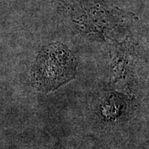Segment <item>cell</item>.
I'll use <instances>...</instances> for the list:
<instances>
[{
  "mask_svg": "<svg viewBox=\"0 0 149 149\" xmlns=\"http://www.w3.org/2000/svg\"><path fill=\"white\" fill-rule=\"evenodd\" d=\"M77 61L73 53L59 43L42 48L31 70V81L37 90L48 93L75 77Z\"/></svg>",
  "mask_w": 149,
  "mask_h": 149,
  "instance_id": "obj_1",
  "label": "cell"
}]
</instances>
